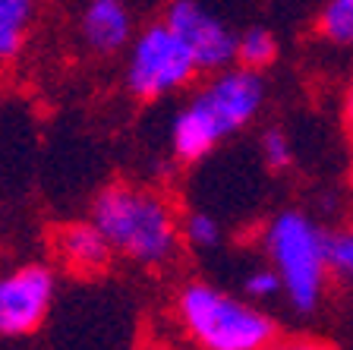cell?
I'll use <instances>...</instances> for the list:
<instances>
[{"instance_id":"obj_1","label":"cell","mask_w":353,"mask_h":350,"mask_svg":"<svg viewBox=\"0 0 353 350\" xmlns=\"http://www.w3.org/2000/svg\"><path fill=\"white\" fill-rule=\"evenodd\" d=\"M265 104V79L250 66H228L212 73L170 120V148L180 161L192 164L212 155L224 139L250 126Z\"/></svg>"},{"instance_id":"obj_2","label":"cell","mask_w":353,"mask_h":350,"mask_svg":"<svg viewBox=\"0 0 353 350\" xmlns=\"http://www.w3.org/2000/svg\"><path fill=\"white\" fill-rule=\"evenodd\" d=\"M92 221L101 227L114 253L145 269L174 262L183 231L170 202L158 190L136 183H110L92 202Z\"/></svg>"},{"instance_id":"obj_3","label":"cell","mask_w":353,"mask_h":350,"mask_svg":"<svg viewBox=\"0 0 353 350\" xmlns=\"http://www.w3.org/2000/svg\"><path fill=\"white\" fill-rule=\"evenodd\" d=\"M176 322L199 350H265L278 341V325L256 300L190 281L176 293Z\"/></svg>"},{"instance_id":"obj_4","label":"cell","mask_w":353,"mask_h":350,"mask_svg":"<svg viewBox=\"0 0 353 350\" xmlns=\"http://www.w3.org/2000/svg\"><path fill=\"white\" fill-rule=\"evenodd\" d=\"M265 262L281 275L284 297L296 313H316L328 291V233L300 208L278 212L262 231Z\"/></svg>"},{"instance_id":"obj_5","label":"cell","mask_w":353,"mask_h":350,"mask_svg":"<svg viewBox=\"0 0 353 350\" xmlns=\"http://www.w3.org/2000/svg\"><path fill=\"white\" fill-rule=\"evenodd\" d=\"M199 73L202 70L192 51L164 19L139 29L126 48L123 82L126 92L139 101H158V98L174 95L180 88L192 86Z\"/></svg>"},{"instance_id":"obj_6","label":"cell","mask_w":353,"mask_h":350,"mask_svg":"<svg viewBox=\"0 0 353 350\" xmlns=\"http://www.w3.org/2000/svg\"><path fill=\"white\" fill-rule=\"evenodd\" d=\"M57 297V275L44 262L0 271V338H29L44 325Z\"/></svg>"},{"instance_id":"obj_7","label":"cell","mask_w":353,"mask_h":350,"mask_svg":"<svg viewBox=\"0 0 353 350\" xmlns=\"http://www.w3.org/2000/svg\"><path fill=\"white\" fill-rule=\"evenodd\" d=\"M164 22L183 38L202 73H218L236 64V32L202 0H168Z\"/></svg>"},{"instance_id":"obj_8","label":"cell","mask_w":353,"mask_h":350,"mask_svg":"<svg viewBox=\"0 0 353 350\" xmlns=\"http://www.w3.org/2000/svg\"><path fill=\"white\" fill-rule=\"evenodd\" d=\"M79 38L98 57L126 51L130 41L136 38L130 7L123 0H88L79 16Z\"/></svg>"},{"instance_id":"obj_9","label":"cell","mask_w":353,"mask_h":350,"mask_svg":"<svg viewBox=\"0 0 353 350\" xmlns=\"http://www.w3.org/2000/svg\"><path fill=\"white\" fill-rule=\"evenodd\" d=\"M54 249H57L60 262L70 271H79V275H98L114 259V246L92 218L60 227Z\"/></svg>"},{"instance_id":"obj_10","label":"cell","mask_w":353,"mask_h":350,"mask_svg":"<svg viewBox=\"0 0 353 350\" xmlns=\"http://www.w3.org/2000/svg\"><path fill=\"white\" fill-rule=\"evenodd\" d=\"M38 0H0V66H10L29 48Z\"/></svg>"},{"instance_id":"obj_11","label":"cell","mask_w":353,"mask_h":350,"mask_svg":"<svg viewBox=\"0 0 353 350\" xmlns=\"http://www.w3.org/2000/svg\"><path fill=\"white\" fill-rule=\"evenodd\" d=\"M316 32L334 48H353V0H325L316 16Z\"/></svg>"},{"instance_id":"obj_12","label":"cell","mask_w":353,"mask_h":350,"mask_svg":"<svg viewBox=\"0 0 353 350\" xmlns=\"http://www.w3.org/2000/svg\"><path fill=\"white\" fill-rule=\"evenodd\" d=\"M278 60V38L265 26H252V29L236 35V64L250 66L262 73L265 66H272Z\"/></svg>"},{"instance_id":"obj_13","label":"cell","mask_w":353,"mask_h":350,"mask_svg":"<svg viewBox=\"0 0 353 350\" xmlns=\"http://www.w3.org/2000/svg\"><path fill=\"white\" fill-rule=\"evenodd\" d=\"M180 231H183V240L192 249H214L221 243V237H224L221 221L208 212H190L180 221Z\"/></svg>"},{"instance_id":"obj_14","label":"cell","mask_w":353,"mask_h":350,"mask_svg":"<svg viewBox=\"0 0 353 350\" xmlns=\"http://www.w3.org/2000/svg\"><path fill=\"white\" fill-rule=\"evenodd\" d=\"M328 269L338 281H353V227L328 233Z\"/></svg>"},{"instance_id":"obj_15","label":"cell","mask_w":353,"mask_h":350,"mask_svg":"<svg viewBox=\"0 0 353 350\" xmlns=\"http://www.w3.org/2000/svg\"><path fill=\"white\" fill-rule=\"evenodd\" d=\"M259 148H262V158L272 171H284L294 164V142H290V136H287L284 130H278V126L262 133Z\"/></svg>"},{"instance_id":"obj_16","label":"cell","mask_w":353,"mask_h":350,"mask_svg":"<svg viewBox=\"0 0 353 350\" xmlns=\"http://www.w3.org/2000/svg\"><path fill=\"white\" fill-rule=\"evenodd\" d=\"M243 293H246L250 300H256V303H265V300L284 293V284H281L278 271L265 262V265H259V269H252L250 275H246V281H243Z\"/></svg>"},{"instance_id":"obj_17","label":"cell","mask_w":353,"mask_h":350,"mask_svg":"<svg viewBox=\"0 0 353 350\" xmlns=\"http://www.w3.org/2000/svg\"><path fill=\"white\" fill-rule=\"evenodd\" d=\"M265 350H334V347L325 341H316V338H296V341H274Z\"/></svg>"},{"instance_id":"obj_18","label":"cell","mask_w":353,"mask_h":350,"mask_svg":"<svg viewBox=\"0 0 353 350\" xmlns=\"http://www.w3.org/2000/svg\"><path fill=\"white\" fill-rule=\"evenodd\" d=\"M344 120H347V126L353 130V73H350L347 88H344Z\"/></svg>"},{"instance_id":"obj_19","label":"cell","mask_w":353,"mask_h":350,"mask_svg":"<svg viewBox=\"0 0 353 350\" xmlns=\"http://www.w3.org/2000/svg\"><path fill=\"white\" fill-rule=\"evenodd\" d=\"M350 180H353V164H350Z\"/></svg>"}]
</instances>
